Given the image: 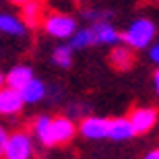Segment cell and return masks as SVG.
I'll return each mask as SVG.
<instances>
[{"label":"cell","mask_w":159,"mask_h":159,"mask_svg":"<svg viewBox=\"0 0 159 159\" xmlns=\"http://www.w3.org/2000/svg\"><path fill=\"white\" fill-rule=\"evenodd\" d=\"M149 58L159 66V43H153V46L149 48Z\"/></svg>","instance_id":"obj_22"},{"label":"cell","mask_w":159,"mask_h":159,"mask_svg":"<svg viewBox=\"0 0 159 159\" xmlns=\"http://www.w3.org/2000/svg\"><path fill=\"white\" fill-rule=\"evenodd\" d=\"M68 46H70L72 50H85V48L93 46V31H91V27H81V29H77L72 33Z\"/></svg>","instance_id":"obj_16"},{"label":"cell","mask_w":159,"mask_h":159,"mask_svg":"<svg viewBox=\"0 0 159 159\" xmlns=\"http://www.w3.org/2000/svg\"><path fill=\"white\" fill-rule=\"evenodd\" d=\"M72 50L68 43H60V46L54 48V52H52V60H54V64L60 66V68H70L72 64Z\"/></svg>","instance_id":"obj_17"},{"label":"cell","mask_w":159,"mask_h":159,"mask_svg":"<svg viewBox=\"0 0 159 159\" xmlns=\"http://www.w3.org/2000/svg\"><path fill=\"white\" fill-rule=\"evenodd\" d=\"M60 95H62V89L60 87H48V93H46V97L48 99H52V101H56V99H60Z\"/></svg>","instance_id":"obj_21"},{"label":"cell","mask_w":159,"mask_h":159,"mask_svg":"<svg viewBox=\"0 0 159 159\" xmlns=\"http://www.w3.org/2000/svg\"><path fill=\"white\" fill-rule=\"evenodd\" d=\"M77 130L81 132L87 141H101L107 139V130H110V118L103 116H87L79 122Z\"/></svg>","instance_id":"obj_5"},{"label":"cell","mask_w":159,"mask_h":159,"mask_svg":"<svg viewBox=\"0 0 159 159\" xmlns=\"http://www.w3.org/2000/svg\"><path fill=\"white\" fill-rule=\"evenodd\" d=\"M21 97H23L25 103H37V101L46 99V93H48V85L43 81H39V79H31L27 85H25L21 91Z\"/></svg>","instance_id":"obj_14"},{"label":"cell","mask_w":159,"mask_h":159,"mask_svg":"<svg viewBox=\"0 0 159 159\" xmlns=\"http://www.w3.org/2000/svg\"><path fill=\"white\" fill-rule=\"evenodd\" d=\"M153 85H155V91H157V97H159V68L155 70V75H153Z\"/></svg>","instance_id":"obj_24"},{"label":"cell","mask_w":159,"mask_h":159,"mask_svg":"<svg viewBox=\"0 0 159 159\" xmlns=\"http://www.w3.org/2000/svg\"><path fill=\"white\" fill-rule=\"evenodd\" d=\"M50 134H52V147L68 145L77 134V124L68 116H56L50 124Z\"/></svg>","instance_id":"obj_4"},{"label":"cell","mask_w":159,"mask_h":159,"mask_svg":"<svg viewBox=\"0 0 159 159\" xmlns=\"http://www.w3.org/2000/svg\"><path fill=\"white\" fill-rule=\"evenodd\" d=\"M136 58H134V50L128 48L126 43H116L110 52V64L116 70H130L134 66Z\"/></svg>","instance_id":"obj_8"},{"label":"cell","mask_w":159,"mask_h":159,"mask_svg":"<svg viewBox=\"0 0 159 159\" xmlns=\"http://www.w3.org/2000/svg\"><path fill=\"white\" fill-rule=\"evenodd\" d=\"M25 107V101L19 91L8 87L0 89V116H17Z\"/></svg>","instance_id":"obj_7"},{"label":"cell","mask_w":159,"mask_h":159,"mask_svg":"<svg viewBox=\"0 0 159 159\" xmlns=\"http://www.w3.org/2000/svg\"><path fill=\"white\" fill-rule=\"evenodd\" d=\"M8 130L0 124V159H2V155H4V149H6V143H8Z\"/></svg>","instance_id":"obj_20"},{"label":"cell","mask_w":159,"mask_h":159,"mask_svg":"<svg viewBox=\"0 0 159 159\" xmlns=\"http://www.w3.org/2000/svg\"><path fill=\"white\" fill-rule=\"evenodd\" d=\"M2 87H4V72L0 70V89H2Z\"/></svg>","instance_id":"obj_26"},{"label":"cell","mask_w":159,"mask_h":159,"mask_svg":"<svg viewBox=\"0 0 159 159\" xmlns=\"http://www.w3.org/2000/svg\"><path fill=\"white\" fill-rule=\"evenodd\" d=\"M31 79H33V68L27 66V64H17L4 75V87L21 91Z\"/></svg>","instance_id":"obj_10"},{"label":"cell","mask_w":159,"mask_h":159,"mask_svg":"<svg viewBox=\"0 0 159 159\" xmlns=\"http://www.w3.org/2000/svg\"><path fill=\"white\" fill-rule=\"evenodd\" d=\"M41 25H43V31L54 39H70L72 33L79 29L77 19L66 15V12H58V11L46 15Z\"/></svg>","instance_id":"obj_2"},{"label":"cell","mask_w":159,"mask_h":159,"mask_svg":"<svg viewBox=\"0 0 159 159\" xmlns=\"http://www.w3.org/2000/svg\"><path fill=\"white\" fill-rule=\"evenodd\" d=\"M134 136V128L130 124L128 118H112L110 120V130H107V139H112L116 143H122V141H130Z\"/></svg>","instance_id":"obj_11"},{"label":"cell","mask_w":159,"mask_h":159,"mask_svg":"<svg viewBox=\"0 0 159 159\" xmlns=\"http://www.w3.org/2000/svg\"><path fill=\"white\" fill-rule=\"evenodd\" d=\"M8 2H12V4H19V6H23V4H27V2H31V0H8Z\"/></svg>","instance_id":"obj_25"},{"label":"cell","mask_w":159,"mask_h":159,"mask_svg":"<svg viewBox=\"0 0 159 159\" xmlns=\"http://www.w3.org/2000/svg\"><path fill=\"white\" fill-rule=\"evenodd\" d=\"M143 159H159V149H153V151H149V153L145 155Z\"/></svg>","instance_id":"obj_23"},{"label":"cell","mask_w":159,"mask_h":159,"mask_svg":"<svg viewBox=\"0 0 159 159\" xmlns=\"http://www.w3.org/2000/svg\"><path fill=\"white\" fill-rule=\"evenodd\" d=\"M155 33H157V27L153 25V21L136 19L128 25V29L124 33H120V41H124L132 50H145V48H151Z\"/></svg>","instance_id":"obj_1"},{"label":"cell","mask_w":159,"mask_h":159,"mask_svg":"<svg viewBox=\"0 0 159 159\" xmlns=\"http://www.w3.org/2000/svg\"><path fill=\"white\" fill-rule=\"evenodd\" d=\"M23 21L25 27L27 29H33V27H37V25H41V21H43V11H41V4L37 2V0H31V2H27V4H23Z\"/></svg>","instance_id":"obj_15"},{"label":"cell","mask_w":159,"mask_h":159,"mask_svg":"<svg viewBox=\"0 0 159 159\" xmlns=\"http://www.w3.org/2000/svg\"><path fill=\"white\" fill-rule=\"evenodd\" d=\"M81 17L87 21V23L95 25V23H101V21H110L112 19V12L110 11H97V8H85L81 12Z\"/></svg>","instance_id":"obj_18"},{"label":"cell","mask_w":159,"mask_h":159,"mask_svg":"<svg viewBox=\"0 0 159 159\" xmlns=\"http://www.w3.org/2000/svg\"><path fill=\"white\" fill-rule=\"evenodd\" d=\"M91 31H93V43L97 46H116L120 41V31L110 21L91 25Z\"/></svg>","instance_id":"obj_9"},{"label":"cell","mask_w":159,"mask_h":159,"mask_svg":"<svg viewBox=\"0 0 159 159\" xmlns=\"http://www.w3.org/2000/svg\"><path fill=\"white\" fill-rule=\"evenodd\" d=\"M68 118L75 120H83V118H87V106L85 103H77V106H70V112H68Z\"/></svg>","instance_id":"obj_19"},{"label":"cell","mask_w":159,"mask_h":159,"mask_svg":"<svg viewBox=\"0 0 159 159\" xmlns=\"http://www.w3.org/2000/svg\"><path fill=\"white\" fill-rule=\"evenodd\" d=\"M72 2H85V0H72Z\"/></svg>","instance_id":"obj_27"},{"label":"cell","mask_w":159,"mask_h":159,"mask_svg":"<svg viewBox=\"0 0 159 159\" xmlns=\"http://www.w3.org/2000/svg\"><path fill=\"white\" fill-rule=\"evenodd\" d=\"M132 128H134V134H147L149 130H153V126L157 124L159 114L155 107L143 106V107H134L132 114L128 116Z\"/></svg>","instance_id":"obj_6"},{"label":"cell","mask_w":159,"mask_h":159,"mask_svg":"<svg viewBox=\"0 0 159 159\" xmlns=\"http://www.w3.org/2000/svg\"><path fill=\"white\" fill-rule=\"evenodd\" d=\"M50 124H52V116H48V114H39L33 120V139L39 143L41 147H52Z\"/></svg>","instance_id":"obj_13"},{"label":"cell","mask_w":159,"mask_h":159,"mask_svg":"<svg viewBox=\"0 0 159 159\" xmlns=\"http://www.w3.org/2000/svg\"><path fill=\"white\" fill-rule=\"evenodd\" d=\"M0 33L11 37H23L27 33V27L19 17H15L11 12H0Z\"/></svg>","instance_id":"obj_12"},{"label":"cell","mask_w":159,"mask_h":159,"mask_svg":"<svg viewBox=\"0 0 159 159\" xmlns=\"http://www.w3.org/2000/svg\"><path fill=\"white\" fill-rule=\"evenodd\" d=\"M31 157H33V136L25 130L11 132L2 159H31Z\"/></svg>","instance_id":"obj_3"}]
</instances>
